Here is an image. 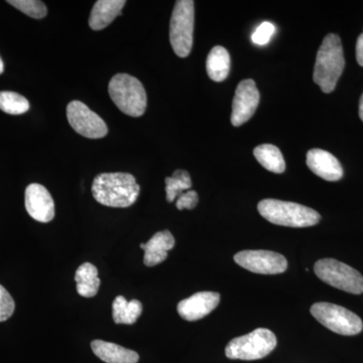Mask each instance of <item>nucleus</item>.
<instances>
[{"mask_svg":"<svg viewBox=\"0 0 363 363\" xmlns=\"http://www.w3.org/2000/svg\"><path fill=\"white\" fill-rule=\"evenodd\" d=\"M140 191L135 177L128 173L100 174L92 184L93 197L107 207H130L138 200Z\"/></svg>","mask_w":363,"mask_h":363,"instance_id":"obj_1","label":"nucleus"},{"mask_svg":"<svg viewBox=\"0 0 363 363\" xmlns=\"http://www.w3.org/2000/svg\"><path fill=\"white\" fill-rule=\"evenodd\" d=\"M345 67L343 48L337 35H327L317 52L313 80L324 93L335 89Z\"/></svg>","mask_w":363,"mask_h":363,"instance_id":"obj_2","label":"nucleus"},{"mask_svg":"<svg viewBox=\"0 0 363 363\" xmlns=\"http://www.w3.org/2000/svg\"><path fill=\"white\" fill-rule=\"evenodd\" d=\"M260 215L272 224L288 227H310L316 225L321 216L311 208L298 203L264 199L257 205Z\"/></svg>","mask_w":363,"mask_h":363,"instance_id":"obj_3","label":"nucleus"},{"mask_svg":"<svg viewBox=\"0 0 363 363\" xmlns=\"http://www.w3.org/2000/svg\"><path fill=\"white\" fill-rule=\"evenodd\" d=\"M112 101L123 113L142 116L147 109V93L138 79L128 74H117L108 86Z\"/></svg>","mask_w":363,"mask_h":363,"instance_id":"obj_4","label":"nucleus"},{"mask_svg":"<svg viewBox=\"0 0 363 363\" xmlns=\"http://www.w3.org/2000/svg\"><path fill=\"white\" fill-rule=\"evenodd\" d=\"M277 347L274 332L257 328L247 335L233 339L225 348L229 359L257 360L264 358Z\"/></svg>","mask_w":363,"mask_h":363,"instance_id":"obj_5","label":"nucleus"},{"mask_svg":"<svg viewBox=\"0 0 363 363\" xmlns=\"http://www.w3.org/2000/svg\"><path fill=\"white\" fill-rule=\"evenodd\" d=\"M194 1L179 0L172 13L169 40L177 56L186 58L192 50L194 33Z\"/></svg>","mask_w":363,"mask_h":363,"instance_id":"obj_6","label":"nucleus"},{"mask_svg":"<svg viewBox=\"0 0 363 363\" xmlns=\"http://www.w3.org/2000/svg\"><path fill=\"white\" fill-rule=\"evenodd\" d=\"M310 311L319 323L340 335L353 336L362 331V320L341 306L326 302L315 303Z\"/></svg>","mask_w":363,"mask_h":363,"instance_id":"obj_7","label":"nucleus"},{"mask_svg":"<svg viewBox=\"0 0 363 363\" xmlns=\"http://www.w3.org/2000/svg\"><path fill=\"white\" fill-rule=\"evenodd\" d=\"M318 278L333 288L354 295L363 293V277L359 272L333 259L318 260L314 267Z\"/></svg>","mask_w":363,"mask_h":363,"instance_id":"obj_8","label":"nucleus"},{"mask_svg":"<svg viewBox=\"0 0 363 363\" xmlns=\"http://www.w3.org/2000/svg\"><path fill=\"white\" fill-rule=\"evenodd\" d=\"M67 118L74 130L87 138H101L108 133L106 123L83 102L74 100L67 106Z\"/></svg>","mask_w":363,"mask_h":363,"instance_id":"obj_9","label":"nucleus"},{"mask_svg":"<svg viewBox=\"0 0 363 363\" xmlns=\"http://www.w3.org/2000/svg\"><path fill=\"white\" fill-rule=\"evenodd\" d=\"M238 266L255 274H283L288 269V262L284 255L269 250H243L234 255Z\"/></svg>","mask_w":363,"mask_h":363,"instance_id":"obj_10","label":"nucleus"},{"mask_svg":"<svg viewBox=\"0 0 363 363\" xmlns=\"http://www.w3.org/2000/svg\"><path fill=\"white\" fill-rule=\"evenodd\" d=\"M259 104V92L252 79L241 81L233 98L231 123L240 126L255 114Z\"/></svg>","mask_w":363,"mask_h":363,"instance_id":"obj_11","label":"nucleus"},{"mask_svg":"<svg viewBox=\"0 0 363 363\" xmlns=\"http://www.w3.org/2000/svg\"><path fill=\"white\" fill-rule=\"evenodd\" d=\"M25 203L26 211L35 220L48 223L54 219V200L44 186L30 184L26 190Z\"/></svg>","mask_w":363,"mask_h":363,"instance_id":"obj_12","label":"nucleus"},{"mask_svg":"<svg viewBox=\"0 0 363 363\" xmlns=\"http://www.w3.org/2000/svg\"><path fill=\"white\" fill-rule=\"evenodd\" d=\"M220 302V295L214 292H199L181 301L177 307L179 315L187 321H197L213 311Z\"/></svg>","mask_w":363,"mask_h":363,"instance_id":"obj_13","label":"nucleus"},{"mask_svg":"<svg viewBox=\"0 0 363 363\" xmlns=\"http://www.w3.org/2000/svg\"><path fill=\"white\" fill-rule=\"evenodd\" d=\"M308 168L320 178L329 182L340 180L343 177V169L340 162L333 155L324 150H310L307 154Z\"/></svg>","mask_w":363,"mask_h":363,"instance_id":"obj_14","label":"nucleus"},{"mask_svg":"<svg viewBox=\"0 0 363 363\" xmlns=\"http://www.w3.org/2000/svg\"><path fill=\"white\" fill-rule=\"evenodd\" d=\"M175 247V238L169 230L160 231L147 243H142L140 248L145 250L143 262L147 267H155L166 260L168 252Z\"/></svg>","mask_w":363,"mask_h":363,"instance_id":"obj_15","label":"nucleus"},{"mask_svg":"<svg viewBox=\"0 0 363 363\" xmlns=\"http://www.w3.org/2000/svg\"><path fill=\"white\" fill-rule=\"evenodd\" d=\"M93 352L106 363H138L140 360L135 351L128 350L116 343L94 340L91 343Z\"/></svg>","mask_w":363,"mask_h":363,"instance_id":"obj_16","label":"nucleus"},{"mask_svg":"<svg viewBox=\"0 0 363 363\" xmlns=\"http://www.w3.org/2000/svg\"><path fill=\"white\" fill-rule=\"evenodd\" d=\"M126 1L124 0H99L93 6L89 26L93 30H101L111 25L116 16H121Z\"/></svg>","mask_w":363,"mask_h":363,"instance_id":"obj_17","label":"nucleus"},{"mask_svg":"<svg viewBox=\"0 0 363 363\" xmlns=\"http://www.w3.org/2000/svg\"><path fill=\"white\" fill-rule=\"evenodd\" d=\"M206 68L208 76L215 82L225 80L230 70V56L225 48L216 45L208 55Z\"/></svg>","mask_w":363,"mask_h":363,"instance_id":"obj_18","label":"nucleus"},{"mask_svg":"<svg viewBox=\"0 0 363 363\" xmlns=\"http://www.w3.org/2000/svg\"><path fill=\"white\" fill-rule=\"evenodd\" d=\"M79 295L85 298H92L97 295L100 286V279L98 278L97 267L90 262H85L78 267L75 274Z\"/></svg>","mask_w":363,"mask_h":363,"instance_id":"obj_19","label":"nucleus"},{"mask_svg":"<svg viewBox=\"0 0 363 363\" xmlns=\"http://www.w3.org/2000/svg\"><path fill=\"white\" fill-rule=\"evenodd\" d=\"M143 304L138 300L128 302L123 296H118L112 304V316L116 324H135L142 315Z\"/></svg>","mask_w":363,"mask_h":363,"instance_id":"obj_20","label":"nucleus"},{"mask_svg":"<svg viewBox=\"0 0 363 363\" xmlns=\"http://www.w3.org/2000/svg\"><path fill=\"white\" fill-rule=\"evenodd\" d=\"M257 161L272 173L281 174L285 172L286 162L278 147L274 145H262L253 150Z\"/></svg>","mask_w":363,"mask_h":363,"instance_id":"obj_21","label":"nucleus"},{"mask_svg":"<svg viewBox=\"0 0 363 363\" xmlns=\"http://www.w3.org/2000/svg\"><path fill=\"white\" fill-rule=\"evenodd\" d=\"M192 187V180L187 171L177 169L173 176L166 178L167 201L173 202L176 198Z\"/></svg>","mask_w":363,"mask_h":363,"instance_id":"obj_22","label":"nucleus"},{"mask_svg":"<svg viewBox=\"0 0 363 363\" xmlns=\"http://www.w3.org/2000/svg\"><path fill=\"white\" fill-rule=\"evenodd\" d=\"M30 109V102L26 97L11 91L0 92V111L11 116H21Z\"/></svg>","mask_w":363,"mask_h":363,"instance_id":"obj_23","label":"nucleus"},{"mask_svg":"<svg viewBox=\"0 0 363 363\" xmlns=\"http://www.w3.org/2000/svg\"><path fill=\"white\" fill-rule=\"evenodd\" d=\"M7 4H11L21 13L37 20L45 18L48 13L47 6L44 2L39 0H9Z\"/></svg>","mask_w":363,"mask_h":363,"instance_id":"obj_24","label":"nucleus"},{"mask_svg":"<svg viewBox=\"0 0 363 363\" xmlns=\"http://www.w3.org/2000/svg\"><path fill=\"white\" fill-rule=\"evenodd\" d=\"M16 303L6 288L0 285V322L6 321L13 316Z\"/></svg>","mask_w":363,"mask_h":363,"instance_id":"obj_25","label":"nucleus"},{"mask_svg":"<svg viewBox=\"0 0 363 363\" xmlns=\"http://www.w3.org/2000/svg\"><path fill=\"white\" fill-rule=\"evenodd\" d=\"M276 32V28L271 23L264 21L252 33V40L255 45H264L271 40L272 35Z\"/></svg>","mask_w":363,"mask_h":363,"instance_id":"obj_26","label":"nucleus"},{"mask_svg":"<svg viewBox=\"0 0 363 363\" xmlns=\"http://www.w3.org/2000/svg\"><path fill=\"white\" fill-rule=\"evenodd\" d=\"M198 201H199V196H198L197 192L189 190L179 196L176 206L179 210H192L197 206Z\"/></svg>","mask_w":363,"mask_h":363,"instance_id":"obj_27","label":"nucleus"},{"mask_svg":"<svg viewBox=\"0 0 363 363\" xmlns=\"http://www.w3.org/2000/svg\"><path fill=\"white\" fill-rule=\"evenodd\" d=\"M357 63L363 67V33L358 37L357 42Z\"/></svg>","mask_w":363,"mask_h":363,"instance_id":"obj_28","label":"nucleus"},{"mask_svg":"<svg viewBox=\"0 0 363 363\" xmlns=\"http://www.w3.org/2000/svg\"><path fill=\"white\" fill-rule=\"evenodd\" d=\"M359 117L360 119L363 121V93L362 97H360L359 101Z\"/></svg>","mask_w":363,"mask_h":363,"instance_id":"obj_29","label":"nucleus"},{"mask_svg":"<svg viewBox=\"0 0 363 363\" xmlns=\"http://www.w3.org/2000/svg\"><path fill=\"white\" fill-rule=\"evenodd\" d=\"M4 61H2V59L0 58V75H1L2 73H4Z\"/></svg>","mask_w":363,"mask_h":363,"instance_id":"obj_30","label":"nucleus"}]
</instances>
